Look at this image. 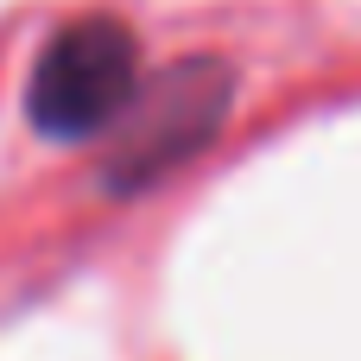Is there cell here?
<instances>
[{
    "mask_svg": "<svg viewBox=\"0 0 361 361\" xmlns=\"http://www.w3.org/2000/svg\"><path fill=\"white\" fill-rule=\"evenodd\" d=\"M140 38L114 13H82L57 25L25 76V121L38 140L76 146L95 133H114L127 102L140 95Z\"/></svg>",
    "mask_w": 361,
    "mask_h": 361,
    "instance_id": "6da1fadb",
    "label": "cell"
},
{
    "mask_svg": "<svg viewBox=\"0 0 361 361\" xmlns=\"http://www.w3.org/2000/svg\"><path fill=\"white\" fill-rule=\"evenodd\" d=\"M228 102H235V70L222 57H178L171 70L146 76L108 133L102 184L114 197H140V190L165 184L222 133Z\"/></svg>",
    "mask_w": 361,
    "mask_h": 361,
    "instance_id": "7a4b0ae2",
    "label": "cell"
}]
</instances>
